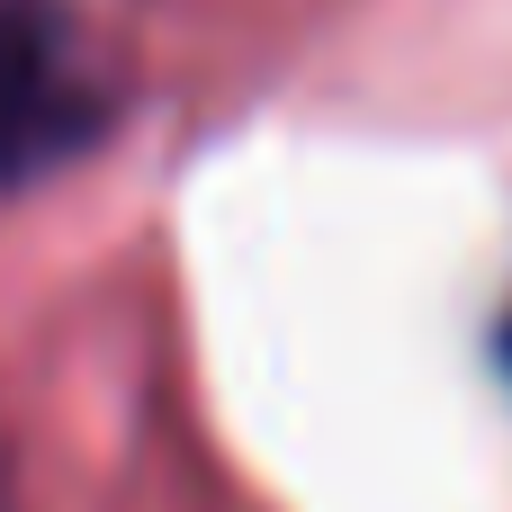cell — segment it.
Returning a JSON list of instances; mask_svg holds the SVG:
<instances>
[{
  "instance_id": "obj_1",
  "label": "cell",
  "mask_w": 512,
  "mask_h": 512,
  "mask_svg": "<svg viewBox=\"0 0 512 512\" xmlns=\"http://www.w3.org/2000/svg\"><path fill=\"white\" fill-rule=\"evenodd\" d=\"M126 117V81L72 0H0V189H36L99 153Z\"/></svg>"
},
{
  "instance_id": "obj_2",
  "label": "cell",
  "mask_w": 512,
  "mask_h": 512,
  "mask_svg": "<svg viewBox=\"0 0 512 512\" xmlns=\"http://www.w3.org/2000/svg\"><path fill=\"white\" fill-rule=\"evenodd\" d=\"M504 369H512V324H504Z\"/></svg>"
}]
</instances>
